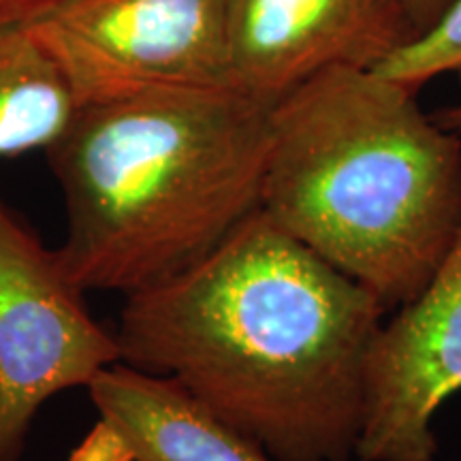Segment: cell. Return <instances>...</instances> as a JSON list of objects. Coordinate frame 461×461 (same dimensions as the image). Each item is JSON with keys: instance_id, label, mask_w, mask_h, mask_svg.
<instances>
[{"instance_id": "cell-1", "label": "cell", "mask_w": 461, "mask_h": 461, "mask_svg": "<svg viewBox=\"0 0 461 461\" xmlns=\"http://www.w3.org/2000/svg\"><path fill=\"white\" fill-rule=\"evenodd\" d=\"M389 310L261 207L184 272L124 297L120 357L276 461H355Z\"/></svg>"}, {"instance_id": "cell-2", "label": "cell", "mask_w": 461, "mask_h": 461, "mask_svg": "<svg viewBox=\"0 0 461 461\" xmlns=\"http://www.w3.org/2000/svg\"><path fill=\"white\" fill-rule=\"evenodd\" d=\"M272 107L229 88L86 103L48 160L75 285L129 297L214 250L261 203Z\"/></svg>"}, {"instance_id": "cell-3", "label": "cell", "mask_w": 461, "mask_h": 461, "mask_svg": "<svg viewBox=\"0 0 461 461\" xmlns=\"http://www.w3.org/2000/svg\"><path fill=\"white\" fill-rule=\"evenodd\" d=\"M258 207L393 312L461 233V137L417 90L327 68L272 107Z\"/></svg>"}, {"instance_id": "cell-4", "label": "cell", "mask_w": 461, "mask_h": 461, "mask_svg": "<svg viewBox=\"0 0 461 461\" xmlns=\"http://www.w3.org/2000/svg\"><path fill=\"white\" fill-rule=\"evenodd\" d=\"M122 363L113 330L56 250L0 201V461H22L41 408Z\"/></svg>"}, {"instance_id": "cell-5", "label": "cell", "mask_w": 461, "mask_h": 461, "mask_svg": "<svg viewBox=\"0 0 461 461\" xmlns=\"http://www.w3.org/2000/svg\"><path fill=\"white\" fill-rule=\"evenodd\" d=\"M26 22L77 105L152 88H233L229 0H56Z\"/></svg>"}, {"instance_id": "cell-6", "label": "cell", "mask_w": 461, "mask_h": 461, "mask_svg": "<svg viewBox=\"0 0 461 461\" xmlns=\"http://www.w3.org/2000/svg\"><path fill=\"white\" fill-rule=\"evenodd\" d=\"M461 391V233L434 278L384 319L355 461H436V417Z\"/></svg>"}, {"instance_id": "cell-7", "label": "cell", "mask_w": 461, "mask_h": 461, "mask_svg": "<svg viewBox=\"0 0 461 461\" xmlns=\"http://www.w3.org/2000/svg\"><path fill=\"white\" fill-rule=\"evenodd\" d=\"M419 34L402 0H229L230 86L274 107L327 68H378Z\"/></svg>"}, {"instance_id": "cell-8", "label": "cell", "mask_w": 461, "mask_h": 461, "mask_svg": "<svg viewBox=\"0 0 461 461\" xmlns=\"http://www.w3.org/2000/svg\"><path fill=\"white\" fill-rule=\"evenodd\" d=\"M103 438L124 461H276L169 378L126 363L88 384Z\"/></svg>"}, {"instance_id": "cell-9", "label": "cell", "mask_w": 461, "mask_h": 461, "mask_svg": "<svg viewBox=\"0 0 461 461\" xmlns=\"http://www.w3.org/2000/svg\"><path fill=\"white\" fill-rule=\"evenodd\" d=\"M77 107L67 75L28 22L0 17V158L48 152Z\"/></svg>"}, {"instance_id": "cell-10", "label": "cell", "mask_w": 461, "mask_h": 461, "mask_svg": "<svg viewBox=\"0 0 461 461\" xmlns=\"http://www.w3.org/2000/svg\"><path fill=\"white\" fill-rule=\"evenodd\" d=\"M374 71L417 92L440 75H455L461 82V0H453L440 20Z\"/></svg>"}, {"instance_id": "cell-11", "label": "cell", "mask_w": 461, "mask_h": 461, "mask_svg": "<svg viewBox=\"0 0 461 461\" xmlns=\"http://www.w3.org/2000/svg\"><path fill=\"white\" fill-rule=\"evenodd\" d=\"M419 32H425L448 9L453 0H402Z\"/></svg>"}, {"instance_id": "cell-12", "label": "cell", "mask_w": 461, "mask_h": 461, "mask_svg": "<svg viewBox=\"0 0 461 461\" xmlns=\"http://www.w3.org/2000/svg\"><path fill=\"white\" fill-rule=\"evenodd\" d=\"M54 3L56 0H0V17L28 20Z\"/></svg>"}, {"instance_id": "cell-13", "label": "cell", "mask_w": 461, "mask_h": 461, "mask_svg": "<svg viewBox=\"0 0 461 461\" xmlns=\"http://www.w3.org/2000/svg\"><path fill=\"white\" fill-rule=\"evenodd\" d=\"M434 118L442 126H445L447 131H451V132H455V135L461 137V103L440 109V112L434 113Z\"/></svg>"}]
</instances>
